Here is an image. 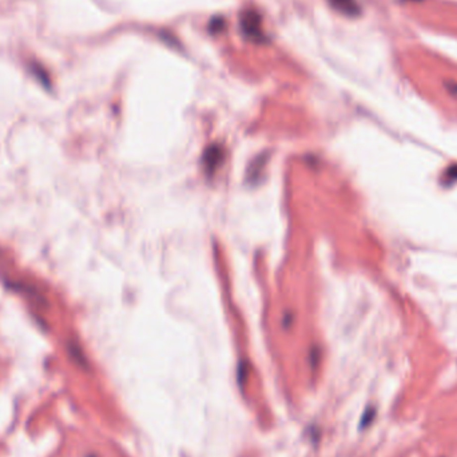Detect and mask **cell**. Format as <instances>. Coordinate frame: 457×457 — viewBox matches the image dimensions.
Wrapping results in <instances>:
<instances>
[{
	"label": "cell",
	"mask_w": 457,
	"mask_h": 457,
	"mask_svg": "<svg viewBox=\"0 0 457 457\" xmlns=\"http://www.w3.org/2000/svg\"><path fill=\"white\" fill-rule=\"evenodd\" d=\"M87 457H95V456H87Z\"/></svg>",
	"instance_id": "obj_6"
},
{
	"label": "cell",
	"mask_w": 457,
	"mask_h": 457,
	"mask_svg": "<svg viewBox=\"0 0 457 457\" xmlns=\"http://www.w3.org/2000/svg\"><path fill=\"white\" fill-rule=\"evenodd\" d=\"M374 418V409H368L366 412H365L364 417H362V426L369 425L370 421Z\"/></svg>",
	"instance_id": "obj_5"
},
{
	"label": "cell",
	"mask_w": 457,
	"mask_h": 457,
	"mask_svg": "<svg viewBox=\"0 0 457 457\" xmlns=\"http://www.w3.org/2000/svg\"><path fill=\"white\" fill-rule=\"evenodd\" d=\"M328 1L334 9L350 18H354L361 12V7L357 3V0H328Z\"/></svg>",
	"instance_id": "obj_2"
},
{
	"label": "cell",
	"mask_w": 457,
	"mask_h": 457,
	"mask_svg": "<svg viewBox=\"0 0 457 457\" xmlns=\"http://www.w3.org/2000/svg\"><path fill=\"white\" fill-rule=\"evenodd\" d=\"M444 178L447 179L445 185H451L453 182H457V165H453L445 171Z\"/></svg>",
	"instance_id": "obj_4"
},
{
	"label": "cell",
	"mask_w": 457,
	"mask_h": 457,
	"mask_svg": "<svg viewBox=\"0 0 457 457\" xmlns=\"http://www.w3.org/2000/svg\"><path fill=\"white\" fill-rule=\"evenodd\" d=\"M241 27L243 34L251 40H261L264 36L262 31V22L258 13L255 11H246L242 13L241 16Z\"/></svg>",
	"instance_id": "obj_1"
},
{
	"label": "cell",
	"mask_w": 457,
	"mask_h": 457,
	"mask_svg": "<svg viewBox=\"0 0 457 457\" xmlns=\"http://www.w3.org/2000/svg\"><path fill=\"white\" fill-rule=\"evenodd\" d=\"M68 350H70V354L72 356V358H74L78 364L82 365V366H86V358H84L82 352H80V349L78 347V345H75V343H70V345H68Z\"/></svg>",
	"instance_id": "obj_3"
}]
</instances>
